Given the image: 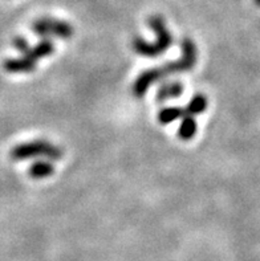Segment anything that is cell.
<instances>
[{
  "label": "cell",
  "mask_w": 260,
  "mask_h": 261,
  "mask_svg": "<svg viewBox=\"0 0 260 261\" xmlns=\"http://www.w3.org/2000/svg\"><path fill=\"white\" fill-rule=\"evenodd\" d=\"M182 56L177 61L165 64L159 68H153V69L144 70V72L137 77V80L133 84V94L137 98H142L145 96L148 89L154 83H158L159 80H163L169 76H174L179 73H184L191 70L197 64L198 49L195 43L188 37H184L182 40Z\"/></svg>",
  "instance_id": "6da1fadb"
},
{
  "label": "cell",
  "mask_w": 260,
  "mask_h": 261,
  "mask_svg": "<svg viewBox=\"0 0 260 261\" xmlns=\"http://www.w3.org/2000/svg\"><path fill=\"white\" fill-rule=\"evenodd\" d=\"M197 129V121L194 119V117H183L181 125H179V129H178V137H179V139H182V141H190V139L194 138Z\"/></svg>",
  "instance_id": "ba28073f"
},
{
  "label": "cell",
  "mask_w": 260,
  "mask_h": 261,
  "mask_svg": "<svg viewBox=\"0 0 260 261\" xmlns=\"http://www.w3.org/2000/svg\"><path fill=\"white\" fill-rule=\"evenodd\" d=\"M28 172L33 179H44L52 175L55 172V167L48 161H39V162H35L31 166Z\"/></svg>",
  "instance_id": "30bf717a"
},
{
  "label": "cell",
  "mask_w": 260,
  "mask_h": 261,
  "mask_svg": "<svg viewBox=\"0 0 260 261\" xmlns=\"http://www.w3.org/2000/svg\"><path fill=\"white\" fill-rule=\"evenodd\" d=\"M37 156L59 161L63 158V150L60 149L59 146H55L46 141H33V142L21 143L11 151V158L15 161H24V159L37 158Z\"/></svg>",
  "instance_id": "3957f363"
},
{
  "label": "cell",
  "mask_w": 260,
  "mask_h": 261,
  "mask_svg": "<svg viewBox=\"0 0 260 261\" xmlns=\"http://www.w3.org/2000/svg\"><path fill=\"white\" fill-rule=\"evenodd\" d=\"M182 93H183V85L179 81H168L159 86L157 92V101L163 102L166 99L178 98L182 96Z\"/></svg>",
  "instance_id": "8992f818"
},
{
  "label": "cell",
  "mask_w": 260,
  "mask_h": 261,
  "mask_svg": "<svg viewBox=\"0 0 260 261\" xmlns=\"http://www.w3.org/2000/svg\"><path fill=\"white\" fill-rule=\"evenodd\" d=\"M254 2H255V4H256V6L260 7V0H254Z\"/></svg>",
  "instance_id": "4fadbf2b"
},
{
  "label": "cell",
  "mask_w": 260,
  "mask_h": 261,
  "mask_svg": "<svg viewBox=\"0 0 260 261\" xmlns=\"http://www.w3.org/2000/svg\"><path fill=\"white\" fill-rule=\"evenodd\" d=\"M53 50H55L53 43L50 39H46L45 37V39L41 40L36 46H33V48H30V49L27 50V52L24 53V56L33 60V61H37V60L43 59V57L51 56L53 53Z\"/></svg>",
  "instance_id": "52a82bcc"
},
{
  "label": "cell",
  "mask_w": 260,
  "mask_h": 261,
  "mask_svg": "<svg viewBox=\"0 0 260 261\" xmlns=\"http://www.w3.org/2000/svg\"><path fill=\"white\" fill-rule=\"evenodd\" d=\"M187 116V113L184 110V108H165L158 113V121L162 125H169V123L174 122L177 119L183 118V117Z\"/></svg>",
  "instance_id": "9c48e42d"
},
{
  "label": "cell",
  "mask_w": 260,
  "mask_h": 261,
  "mask_svg": "<svg viewBox=\"0 0 260 261\" xmlns=\"http://www.w3.org/2000/svg\"><path fill=\"white\" fill-rule=\"evenodd\" d=\"M207 109V97L202 94V93H198L195 94L193 98L190 99V102L187 103V106L184 108L187 116H198V114H202L204 110Z\"/></svg>",
  "instance_id": "8fae6325"
},
{
  "label": "cell",
  "mask_w": 260,
  "mask_h": 261,
  "mask_svg": "<svg viewBox=\"0 0 260 261\" xmlns=\"http://www.w3.org/2000/svg\"><path fill=\"white\" fill-rule=\"evenodd\" d=\"M37 61L28 59L27 56L19 59H8L4 61V69L8 73H31L36 68Z\"/></svg>",
  "instance_id": "5b68a950"
},
{
  "label": "cell",
  "mask_w": 260,
  "mask_h": 261,
  "mask_svg": "<svg viewBox=\"0 0 260 261\" xmlns=\"http://www.w3.org/2000/svg\"><path fill=\"white\" fill-rule=\"evenodd\" d=\"M13 45L16 46V49L19 50V52L23 53V55L31 48V46L28 45V43H27V41L23 39V37H17V39L15 40V41H13Z\"/></svg>",
  "instance_id": "7c38bea8"
},
{
  "label": "cell",
  "mask_w": 260,
  "mask_h": 261,
  "mask_svg": "<svg viewBox=\"0 0 260 261\" xmlns=\"http://www.w3.org/2000/svg\"><path fill=\"white\" fill-rule=\"evenodd\" d=\"M32 31L39 36L48 39L50 36H57L60 39H69L73 36V27L63 20L52 17H41L36 20L32 25Z\"/></svg>",
  "instance_id": "277c9868"
},
{
  "label": "cell",
  "mask_w": 260,
  "mask_h": 261,
  "mask_svg": "<svg viewBox=\"0 0 260 261\" xmlns=\"http://www.w3.org/2000/svg\"><path fill=\"white\" fill-rule=\"evenodd\" d=\"M148 25L155 33L157 40L154 43H148L142 37H134L133 40V49L135 53L145 57H157L170 48L173 44V37L166 27L165 19L159 15H153L148 19Z\"/></svg>",
  "instance_id": "7a4b0ae2"
}]
</instances>
